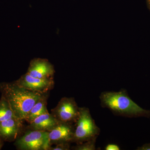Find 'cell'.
<instances>
[{
    "label": "cell",
    "instance_id": "obj_7",
    "mask_svg": "<svg viewBox=\"0 0 150 150\" xmlns=\"http://www.w3.org/2000/svg\"><path fill=\"white\" fill-rule=\"evenodd\" d=\"M74 123L60 122L48 131L50 146L62 143H72L74 132Z\"/></svg>",
    "mask_w": 150,
    "mask_h": 150
},
{
    "label": "cell",
    "instance_id": "obj_13",
    "mask_svg": "<svg viewBox=\"0 0 150 150\" xmlns=\"http://www.w3.org/2000/svg\"><path fill=\"white\" fill-rule=\"evenodd\" d=\"M97 138H95L83 142L81 144H77L76 146H73L71 149L74 150H95L96 148V143Z\"/></svg>",
    "mask_w": 150,
    "mask_h": 150
},
{
    "label": "cell",
    "instance_id": "obj_16",
    "mask_svg": "<svg viewBox=\"0 0 150 150\" xmlns=\"http://www.w3.org/2000/svg\"><path fill=\"white\" fill-rule=\"evenodd\" d=\"M137 150H150V143L144 144L141 147L137 148Z\"/></svg>",
    "mask_w": 150,
    "mask_h": 150
},
{
    "label": "cell",
    "instance_id": "obj_9",
    "mask_svg": "<svg viewBox=\"0 0 150 150\" xmlns=\"http://www.w3.org/2000/svg\"><path fill=\"white\" fill-rule=\"evenodd\" d=\"M22 121L16 117L0 122V137L8 142L16 139L22 129Z\"/></svg>",
    "mask_w": 150,
    "mask_h": 150
},
{
    "label": "cell",
    "instance_id": "obj_2",
    "mask_svg": "<svg viewBox=\"0 0 150 150\" xmlns=\"http://www.w3.org/2000/svg\"><path fill=\"white\" fill-rule=\"evenodd\" d=\"M0 90L17 118L22 121L25 120L33 105L44 94L31 91L14 82L1 83Z\"/></svg>",
    "mask_w": 150,
    "mask_h": 150
},
{
    "label": "cell",
    "instance_id": "obj_18",
    "mask_svg": "<svg viewBox=\"0 0 150 150\" xmlns=\"http://www.w3.org/2000/svg\"><path fill=\"white\" fill-rule=\"evenodd\" d=\"M1 141H0V146H1Z\"/></svg>",
    "mask_w": 150,
    "mask_h": 150
},
{
    "label": "cell",
    "instance_id": "obj_17",
    "mask_svg": "<svg viewBox=\"0 0 150 150\" xmlns=\"http://www.w3.org/2000/svg\"><path fill=\"white\" fill-rule=\"evenodd\" d=\"M147 5L150 11V0H146Z\"/></svg>",
    "mask_w": 150,
    "mask_h": 150
},
{
    "label": "cell",
    "instance_id": "obj_1",
    "mask_svg": "<svg viewBox=\"0 0 150 150\" xmlns=\"http://www.w3.org/2000/svg\"><path fill=\"white\" fill-rule=\"evenodd\" d=\"M100 105L116 115L128 117L150 118V110H146L132 100L124 89L120 91L103 92L100 96Z\"/></svg>",
    "mask_w": 150,
    "mask_h": 150
},
{
    "label": "cell",
    "instance_id": "obj_12",
    "mask_svg": "<svg viewBox=\"0 0 150 150\" xmlns=\"http://www.w3.org/2000/svg\"><path fill=\"white\" fill-rule=\"evenodd\" d=\"M16 117L8 101L2 96L0 100V122Z\"/></svg>",
    "mask_w": 150,
    "mask_h": 150
},
{
    "label": "cell",
    "instance_id": "obj_6",
    "mask_svg": "<svg viewBox=\"0 0 150 150\" xmlns=\"http://www.w3.org/2000/svg\"><path fill=\"white\" fill-rule=\"evenodd\" d=\"M14 82L18 86L31 91L41 93L49 92L54 88V78L39 79L33 77L27 73L23 75Z\"/></svg>",
    "mask_w": 150,
    "mask_h": 150
},
{
    "label": "cell",
    "instance_id": "obj_8",
    "mask_svg": "<svg viewBox=\"0 0 150 150\" xmlns=\"http://www.w3.org/2000/svg\"><path fill=\"white\" fill-rule=\"evenodd\" d=\"M55 73L54 65L46 59L35 58L30 63L27 74L39 79H53Z\"/></svg>",
    "mask_w": 150,
    "mask_h": 150
},
{
    "label": "cell",
    "instance_id": "obj_11",
    "mask_svg": "<svg viewBox=\"0 0 150 150\" xmlns=\"http://www.w3.org/2000/svg\"><path fill=\"white\" fill-rule=\"evenodd\" d=\"M48 93L43 94L40 99L33 105L29 113L26 116L25 120L30 123L38 116L48 112L47 108V99Z\"/></svg>",
    "mask_w": 150,
    "mask_h": 150
},
{
    "label": "cell",
    "instance_id": "obj_19",
    "mask_svg": "<svg viewBox=\"0 0 150 150\" xmlns=\"http://www.w3.org/2000/svg\"><path fill=\"white\" fill-rule=\"evenodd\" d=\"M1 146H0V148H1Z\"/></svg>",
    "mask_w": 150,
    "mask_h": 150
},
{
    "label": "cell",
    "instance_id": "obj_4",
    "mask_svg": "<svg viewBox=\"0 0 150 150\" xmlns=\"http://www.w3.org/2000/svg\"><path fill=\"white\" fill-rule=\"evenodd\" d=\"M48 131L29 130L17 139L15 143L20 150H48Z\"/></svg>",
    "mask_w": 150,
    "mask_h": 150
},
{
    "label": "cell",
    "instance_id": "obj_15",
    "mask_svg": "<svg viewBox=\"0 0 150 150\" xmlns=\"http://www.w3.org/2000/svg\"><path fill=\"white\" fill-rule=\"evenodd\" d=\"M105 150H120V147L118 145L114 144H108L105 147Z\"/></svg>",
    "mask_w": 150,
    "mask_h": 150
},
{
    "label": "cell",
    "instance_id": "obj_5",
    "mask_svg": "<svg viewBox=\"0 0 150 150\" xmlns=\"http://www.w3.org/2000/svg\"><path fill=\"white\" fill-rule=\"evenodd\" d=\"M79 109L74 98L65 97L51 110V113L60 122L75 124L79 117Z\"/></svg>",
    "mask_w": 150,
    "mask_h": 150
},
{
    "label": "cell",
    "instance_id": "obj_10",
    "mask_svg": "<svg viewBox=\"0 0 150 150\" xmlns=\"http://www.w3.org/2000/svg\"><path fill=\"white\" fill-rule=\"evenodd\" d=\"M59 122L54 115L48 112L38 116L29 123L28 129L35 131H49Z\"/></svg>",
    "mask_w": 150,
    "mask_h": 150
},
{
    "label": "cell",
    "instance_id": "obj_14",
    "mask_svg": "<svg viewBox=\"0 0 150 150\" xmlns=\"http://www.w3.org/2000/svg\"><path fill=\"white\" fill-rule=\"evenodd\" d=\"M71 143L69 142L57 144L54 147H49L48 150H69L71 149Z\"/></svg>",
    "mask_w": 150,
    "mask_h": 150
},
{
    "label": "cell",
    "instance_id": "obj_3",
    "mask_svg": "<svg viewBox=\"0 0 150 150\" xmlns=\"http://www.w3.org/2000/svg\"><path fill=\"white\" fill-rule=\"evenodd\" d=\"M74 125L72 143L81 144L97 138L100 134V129L97 126L88 108L80 107L79 114Z\"/></svg>",
    "mask_w": 150,
    "mask_h": 150
}]
</instances>
